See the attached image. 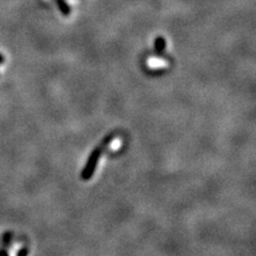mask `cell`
<instances>
[{
    "mask_svg": "<svg viewBox=\"0 0 256 256\" xmlns=\"http://www.w3.org/2000/svg\"><path fill=\"white\" fill-rule=\"evenodd\" d=\"M166 48V40L162 37H158L155 41V49L158 55H160Z\"/></svg>",
    "mask_w": 256,
    "mask_h": 256,
    "instance_id": "cell-1",
    "label": "cell"
},
{
    "mask_svg": "<svg viewBox=\"0 0 256 256\" xmlns=\"http://www.w3.org/2000/svg\"><path fill=\"white\" fill-rule=\"evenodd\" d=\"M57 4L59 6L60 12L63 14V15H69L70 13V9L68 4L65 2V0H56Z\"/></svg>",
    "mask_w": 256,
    "mask_h": 256,
    "instance_id": "cell-2",
    "label": "cell"
},
{
    "mask_svg": "<svg viewBox=\"0 0 256 256\" xmlns=\"http://www.w3.org/2000/svg\"><path fill=\"white\" fill-rule=\"evenodd\" d=\"M148 64L149 65H151L152 67H156V66H162L163 65V62H161V61H158L157 59H151L148 61Z\"/></svg>",
    "mask_w": 256,
    "mask_h": 256,
    "instance_id": "cell-3",
    "label": "cell"
},
{
    "mask_svg": "<svg viewBox=\"0 0 256 256\" xmlns=\"http://www.w3.org/2000/svg\"><path fill=\"white\" fill-rule=\"evenodd\" d=\"M17 250H18V246H17V245L13 246V247L10 249L9 255H10V256H17Z\"/></svg>",
    "mask_w": 256,
    "mask_h": 256,
    "instance_id": "cell-4",
    "label": "cell"
},
{
    "mask_svg": "<svg viewBox=\"0 0 256 256\" xmlns=\"http://www.w3.org/2000/svg\"><path fill=\"white\" fill-rule=\"evenodd\" d=\"M2 60H3V58H2V56H1V55H0V63H1V62H2Z\"/></svg>",
    "mask_w": 256,
    "mask_h": 256,
    "instance_id": "cell-5",
    "label": "cell"
}]
</instances>
